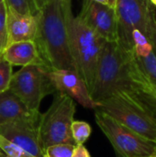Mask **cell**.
<instances>
[{
	"instance_id": "cell-1",
	"label": "cell",
	"mask_w": 156,
	"mask_h": 157,
	"mask_svg": "<svg viewBox=\"0 0 156 157\" xmlns=\"http://www.w3.org/2000/svg\"><path fill=\"white\" fill-rule=\"evenodd\" d=\"M71 11V0L45 2L38 12V32L35 42L47 67L77 73L68 31V16Z\"/></svg>"
},
{
	"instance_id": "cell-2",
	"label": "cell",
	"mask_w": 156,
	"mask_h": 157,
	"mask_svg": "<svg viewBox=\"0 0 156 157\" xmlns=\"http://www.w3.org/2000/svg\"><path fill=\"white\" fill-rule=\"evenodd\" d=\"M136 62L133 49L126 48L118 40L105 43L90 93L97 106L117 91L131 90V73Z\"/></svg>"
},
{
	"instance_id": "cell-3",
	"label": "cell",
	"mask_w": 156,
	"mask_h": 157,
	"mask_svg": "<svg viewBox=\"0 0 156 157\" xmlns=\"http://www.w3.org/2000/svg\"><path fill=\"white\" fill-rule=\"evenodd\" d=\"M68 31L73 58L78 75L91 93L102 49L107 42L73 11L68 16Z\"/></svg>"
},
{
	"instance_id": "cell-4",
	"label": "cell",
	"mask_w": 156,
	"mask_h": 157,
	"mask_svg": "<svg viewBox=\"0 0 156 157\" xmlns=\"http://www.w3.org/2000/svg\"><path fill=\"white\" fill-rule=\"evenodd\" d=\"M97 109L142 137L156 144V119L131 90L117 91L100 102Z\"/></svg>"
},
{
	"instance_id": "cell-5",
	"label": "cell",
	"mask_w": 156,
	"mask_h": 157,
	"mask_svg": "<svg viewBox=\"0 0 156 157\" xmlns=\"http://www.w3.org/2000/svg\"><path fill=\"white\" fill-rule=\"evenodd\" d=\"M54 94L50 108L40 117L39 144L42 152L57 144H75L71 131L75 113L74 100L63 93Z\"/></svg>"
},
{
	"instance_id": "cell-6",
	"label": "cell",
	"mask_w": 156,
	"mask_h": 157,
	"mask_svg": "<svg viewBox=\"0 0 156 157\" xmlns=\"http://www.w3.org/2000/svg\"><path fill=\"white\" fill-rule=\"evenodd\" d=\"M118 41L126 48H132L133 30L141 31L156 47V14L150 0H116Z\"/></svg>"
},
{
	"instance_id": "cell-7",
	"label": "cell",
	"mask_w": 156,
	"mask_h": 157,
	"mask_svg": "<svg viewBox=\"0 0 156 157\" xmlns=\"http://www.w3.org/2000/svg\"><path fill=\"white\" fill-rule=\"evenodd\" d=\"M97 126L112 144L117 157H152L156 155V144L118 122L112 117L95 109Z\"/></svg>"
},
{
	"instance_id": "cell-8",
	"label": "cell",
	"mask_w": 156,
	"mask_h": 157,
	"mask_svg": "<svg viewBox=\"0 0 156 157\" xmlns=\"http://www.w3.org/2000/svg\"><path fill=\"white\" fill-rule=\"evenodd\" d=\"M48 68L41 65H28L21 67L13 74L9 90L14 93L30 110L40 112L42 99L55 93L48 77Z\"/></svg>"
},
{
	"instance_id": "cell-9",
	"label": "cell",
	"mask_w": 156,
	"mask_h": 157,
	"mask_svg": "<svg viewBox=\"0 0 156 157\" xmlns=\"http://www.w3.org/2000/svg\"><path fill=\"white\" fill-rule=\"evenodd\" d=\"M40 113L20 118L0 126V134L14 143L32 157H44L39 144Z\"/></svg>"
},
{
	"instance_id": "cell-10",
	"label": "cell",
	"mask_w": 156,
	"mask_h": 157,
	"mask_svg": "<svg viewBox=\"0 0 156 157\" xmlns=\"http://www.w3.org/2000/svg\"><path fill=\"white\" fill-rule=\"evenodd\" d=\"M79 16L106 41H117L118 20L115 8L91 0H84Z\"/></svg>"
},
{
	"instance_id": "cell-11",
	"label": "cell",
	"mask_w": 156,
	"mask_h": 157,
	"mask_svg": "<svg viewBox=\"0 0 156 157\" xmlns=\"http://www.w3.org/2000/svg\"><path fill=\"white\" fill-rule=\"evenodd\" d=\"M47 74L55 92L69 96L84 108L93 109L97 108V104L91 98L87 86L76 72L64 69H49Z\"/></svg>"
},
{
	"instance_id": "cell-12",
	"label": "cell",
	"mask_w": 156,
	"mask_h": 157,
	"mask_svg": "<svg viewBox=\"0 0 156 157\" xmlns=\"http://www.w3.org/2000/svg\"><path fill=\"white\" fill-rule=\"evenodd\" d=\"M37 32L38 13L20 14L6 6V46L19 41H35Z\"/></svg>"
},
{
	"instance_id": "cell-13",
	"label": "cell",
	"mask_w": 156,
	"mask_h": 157,
	"mask_svg": "<svg viewBox=\"0 0 156 157\" xmlns=\"http://www.w3.org/2000/svg\"><path fill=\"white\" fill-rule=\"evenodd\" d=\"M1 58L8 62L12 66H46L40 56L38 46L36 42L33 40L19 41L7 45L5 48Z\"/></svg>"
},
{
	"instance_id": "cell-14",
	"label": "cell",
	"mask_w": 156,
	"mask_h": 157,
	"mask_svg": "<svg viewBox=\"0 0 156 157\" xmlns=\"http://www.w3.org/2000/svg\"><path fill=\"white\" fill-rule=\"evenodd\" d=\"M40 112L30 111L9 89L0 93V126L12 121L29 117Z\"/></svg>"
},
{
	"instance_id": "cell-15",
	"label": "cell",
	"mask_w": 156,
	"mask_h": 157,
	"mask_svg": "<svg viewBox=\"0 0 156 157\" xmlns=\"http://www.w3.org/2000/svg\"><path fill=\"white\" fill-rule=\"evenodd\" d=\"M136 59L149 80L156 86V47L153 48L147 54L136 56Z\"/></svg>"
},
{
	"instance_id": "cell-16",
	"label": "cell",
	"mask_w": 156,
	"mask_h": 157,
	"mask_svg": "<svg viewBox=\"0 0 156 157\" xmlns=\"http://www.w3.org/2000/svg\"><path fill=\"white\" fill-rule=\"evenodd\" d=\"M72 137L76 144H84L91 136L92 128L91 126L82 121H74L72 123Z\"/></svg>"
},
{
	"instance_id": "cell-17",
	"label": "cell",
	"mask_w": 156,
	"mask_h": 157,
	"mask_svg": "<svg viewBox=\"0 0 156 157\" xmlns=\"http://www.w3.org/2000/svg\"><path fill=\"white\" fill-rule=\"evenodd\" d=\"M0 151L6 157H32L22 148L0 134Z\"/></svg>"
},
{
	"instance_id": "cell-18",
	"label": "cell",
	"mask_w": 156,
	"mask_h": 157,
	"mask_svg": "<svg viewBox=\"0 0 156 157\" xmlns=\"http://www.w3.org/2000/svg\"><path fill=\"white\" fill-rule=\"evenodd\" d=\"M75 144H57L49 146L43 152L44 157H72Z\"/></svg>"
},
{
	"instance_id": "cell-19",
	"label": "cell",
	"mask_w": 156,
	"mask_h": 157,
	"mask_svg": "<svg viewBox=\"0 0 156 157\" xmlns=\"http://www.w3.org/2000/svg\"><path fill=\"white\" fill-rule=\"evenodd\" d=\"M6 5L20 14L36 15L39 10L34 0H5Z\"/></svg>"
},
{
	"instance_id": "cell-20",
	"label": "cell",
	"mask_w": 156,
	"mask_h": 157,
	"mask_svg": "<svg viewBox=\"0 0 156 157\" xmlns=\"http://www.w3.org/2000/svg\"><path fill=\"white\" fill-rule=\"evenodd\" d=\"M12 65L4 60L3 58H0V93H3L9 88L10 81L13 75V70Z\"/></svg>"
},
{
	"instance_id": "cell-21",
	"label": "cell",
	"mask_w": 156,
	"mask_h": 157,
	"mask_svg": "<svg viewBox=\"0 0 156 157\" xmlns=\"http://www.w3.org/2000/svg\"><path fill=\"white\" fill-rule=\"evenodd\" d=\"M6 47V6L5 0L0 4V58Z\"/></svg>"
},
{
	"instance_id": "cell-22",
	"label": "cell",
	"mask_w": 156,
	"mask_h": 157,
	"mask_svg": "<svg viewBox=\"0 0 156 157\" xmlns=\"http://www.w3.org/2000/svg\"><path fill=\"white\" fill-rule=\"evenodd\" d=\"M72 157H91V155L84 144H76Z\"/></svg>"
},
{
	"instance_id": "cell-23",
	"label": "cell",
	"mask_w": 156,
	"mask_h": 157,
	"mask_svg": "<svg viewBox=\"0 0 156 157\" xmlns=\"http://www.w3.org/2000/svg\"><path fill=\"white\" fill-rule=\"evenodd\" d=\"M34 3H35V5L37 6L38 10H40L44 5V0H34Z\"/></svg>"
},
{
	"instance_id": "cell-24",
	"label": "cell",
	"mask_w": 156,
	"mask_h": 157,
	"mask_svg": "<svg viewBox=\"0 0 156 157\" xmlns=\"http://www.w3.org/2000/svg\"><path fill=\"white\" fill-rule=\"evenodd\" d=\"M91 1H95V2L101 3V4H104V5H108V0H91ZM108 6H109V5H108Z\"/></svg>"
},
{
	"instance_id": "cell-25",
	"label": "cell",
	"mask_w": 156,
	"mask_h": 157,
	"mask_svg": "<svg viewBox=\"0 0 156 157\" xmlns=\"http://www.w3.org/2000/svg\"><path fill=\"white\" fill-rule=\"evenodd\" d=\"M108 5L112 7H115V4H116V0H108Z\"/></svg>"
},
{
	"instance_id": "cell-26",
	"label": "cell",
	"mask_w": 156,
	"mask_h": 157,
	"mask_svg": "<svg viewBox=\"0 0 156 157\" xmlns=\"http://www.w3.org/2000/svg\"><path fill=\"white\" fill-rule=\"evenodd\" d=\"M151 2H152V4L154 6H156V0H150Z\"/></svg>"
},
{
	"instance_id": "cell-27",
	"label": "cell",
	"mask_w": 156,
	"mask_h": 157,
	"mask_svg": "<svg viewBox=\"0 0 156 157\" xmlns=\"http://www.w3.org/2000/svg\"><path fill=\"white\" fill-rule=\"evenodd\" d=\"M0 157H6L4 155H3V154H2V152H1V151H0Z\"/></svg>"
},
{
	"instance_id": "cell-28",
	"label": "cell",
	"mask_w": 156,
	"mask_h": 157,
	"mask_svg": "<svg viewBox=\"0 0 156 157\" xmlns=\"http://www.w3.org/2000/svg\"><path fill=\"white\" fill-rule=\"evenodd\" d=\"M47 1H50V0H44V3L47 2ZM64 1H69V0H64Z\"/></svg>"
},
{
	"instance_id": "cell-29",
	"label": "cell",
	"mask_w": 156,
	"mask_h": 157,
	"mask_svg": "<svg viewBox=\"0 0 156 157\" xmlns=\"http://www.w3.org/2000/svg\"><path fill=\"white\" fill-rule=\"evenodd\" d=\"M2 1H3V0H0V4H1V2H2Z\"/></svg>"
},
{
	"instance_id": "cell-30",
	"label": "cell",
	"mask_w": 156,
	"mask_h": 157,
	"mask_svg": "<svg viewBox=\"0 0 156 157\" xmlns=\"http://www.w3.org/2000/svg\"><path fill=\"white\" fill-rule=\"evenodd\" d=\"M152 157H156V155H154V156H152Z\"/></svg>"
},
{
	"instance_id": "cell-31",
	"label": "cell",
	"mask_w": 156,
	"mask_h": 157,
	"mask_svg": "<svg viewBox=\"0 0 156 157\" xmlns=\"http://www.w3.org/2000/svg\"><path fill=\"white\" fill-rule=\"evenodd\" d=\"M155 119H156V118H155Z\"/></svg>"
}]
</instances>
